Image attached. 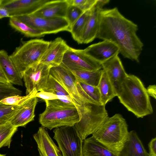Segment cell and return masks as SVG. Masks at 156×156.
Segmentation results:
<instances>
[{"instance_id":"obj_1","label":"cell","mask_w":156,"mask_h":156,"mask_svg":"<svg viewBox=\"0 0 156 156\" xmlns=\"http://www.w3.org/2000/svg\"><path fill=\"white\" fill-rule=\"evenodd\" d=\"M99 22L96 38L112 42L124 58L139 62L144 44L136 34L137 25L124 16L117 7L102 9Z\"/></svg>"},{"instance_id":"obj_2","label":"cell","mask_w":156,"mask_h":156,"mask_svg":"<svg viewBox=\"0 0 156 156\" xmlns=\"http://www.w3.org/2000/svg\"><path fill=\"white\" fill-rule=\"evenodd\" d=\"M117 96L120 102L137 118L151 114L153 110L146 89L137 76L128 74L120 86Z\"/></svg>"},{"instance_id":"obj_3","label":"cell","mask_w":156,"mask_h":156,"mask_svg":"<svg viewBox=\"0 0 156 156\" xmlns=\"http://www.w3.org/2000/svg\"><path fill=\"white\" fill-rule=\"evenodd\" d=\"M129 133L126 120L121 114H116L109 117L92 136L115 156H119Z\"/></svg>"},{"instance_id":"obj_4","label":"cell","mask_w":156,"mask_h":156,"mask_svg":"<svg viewBox=\"0 0 156 156\" xmlns=\"http://www.w3.org/2000/svg\"><path fill=\"white\" fill-rule=\"evenodd\" d=\"M22 41L9 56L23 79L27 69L40 62L50 41L39 39Z\"/></svg>"},{"instance_id":"obj_5","label":"cell","mask_w":156,"mask_h":156,"mask_svg":"<svg viewBox=\"0 0 156 156\" xmlns=\"http://www.w3.org/2000/svg\"><path fill=\"white\" fill-rule=\"evenodd\" d=\"M46 107L39 115V121L42 126L51 130L59 127L73 126L79 122L81 115L76 107L68 108L44 101Z\"/></svg>"},{"instance_id":"obj_6","label":"cell","mask_w":156,"mask_h":156,"mask_svg":"<svg viewBox=\"0 0 156 156\" xmlns=\"http://www.w3.org/2000/svg\"><path fill=\"white\" fill-rule=\"evenodd\" d=\"M79 111L81 119L75 126L83 140L95 132L109 117L105 105L86 102Z\"/></svg>"},{"instance_id":"obj_7","label":"cell","mask_w":156,"mask_h":156,"mask_svg":"<svg viewBox=\"0 0 156 156\" xmlns=\"http://www.w3.org/2000/svg\"><path fill=\"white\" fill-rule=\"evenodd\" d=\"M53 133V138L62 156H82L83 140L75 126L57 128L54 130Z\"/></svg>"},{"instance_id":"obj_8","label":"cell","mask_w":156,"mask_h":156,"mask_svg":"<svg viewBox=\"0 0 156 156\" xmlns=\"http://www.w3.org/2000/svg\"><path fill=\"white\" fill-rule=\"evenodd\" d=\"M14 17L45 35L70 31V24L66 17L43 18L31 14Z\"/></svg>"},{"instance_id":"obj_9","label":"cell","mask_w":156,"mask_h":156,"mask_svg":"<svg viewBox=\"0 0 156 156\" xmlns=\"http://www.w3.org/2000/svg\"><path fill=\"white\" fill-rule=\"evenodd\" d=\"M71 71H94L101 69V63L85 54L83 50L69 47L61 64Z\"/></svg>"},{"instance_id":"obj_10","label":"cell","mask_w":156,"mask_h":156,"mask_svg":"<svg viewBox=\"0 0 156 156\" xmlns=\"http://www.w3.org/2000/svg\"><path fill=\"white\" fill-rule=\"evenodd\" d=\"M49 74L67 91L78 109L86 103L78 92L76 85V79L70 70L61 64L58 66L51 68Z\"/></svg>"},{"instance_id":"obj_11","label":"cell","mask_w":156,"mask_h":156,"mask_svg":"<svg viewBox=\"0 0 156 156\" xmlns=\"http://www.w3.org/2000/svg\"><path fill=\"white\" fill-rule=\"evenodd\" d=\"M51 68L49 66L39 62L25 71L23 78L26 88V95L30 93L34 88L37 92L44 91Z\"/></svg>"},{"instance_id":"obj_12","label":"cell","mask_w":156,"mask_h":156,"mask_svg":"<svg viewBox=\"0 0 156 156\" xmlns=\"http://www.w3.org/2000/svg\"><path fill=\"white\" fill-rule=\"evenodd\" d=\"M109 2V0H97L96 3L91 9L79 44L90 43L96 38L99 28L100 11L103 7Z\"/></svg>"},{"instance_id":"obj_13","label":"cell","mask_w":156,"mask_h":156,"mask_svg":"<svg viewBox=\"0 0 156 156\" xmlns=\"http://www.w3.org/2000/svg\"><path fill=\"white\" fill-rule=\"evenodd\" d=\"M50 0H3L0 6L6 8L10 17L32 14Z\"/></svg>"},{"instance_id":"obj_14","label":"cell","mask_w":156,"mask_h":156,"mask_svg":"<svg viewBox=\"0 0 156 156\" xmlns=\"http://www.w3.org/2000/svg\"><path fill=\"white\" fill-rule=\"evenodd\" d=\"M69 46L61 37H58L49 44L40 61V63L51 68L60 65L64 55Z\"/></svg>"},{"instance_id":"obj_15","label":"cell","mask_w":156,"mask_h":156,"mask_svg":"<svg viewBox=\"0 0 156 156\" xmlns=\"http://www.w3.org/2000/svg\"><path fill=\"white\" fill-rule=\"evenodd\" d=\"M117 96L121 84L127 74L120 58L117 55L101 63Z\"/></svg>"},{"instance_id":"obj_16","label":"cell","mask_w":156,"mask_h":156,"mask_svg":"<svg viewBox=\"0 0 156 156\" xmlns=\"http://www.w3.org/2000/svg\"><path fill=\"white\" fill-rule=\"evenodd\" d=\"M83 50L85 54L101 63L120 53L118 46L107 40L92 44Z\"/></svg>"},{"instance_id":"obj_17","label":"cell","mask_w":156,"mask_h":156,"mask_svg":"<svg viewBox=\"0 0 156 156\" xmlns=\"http://www.w3.org/2000/svg\"><path fill=\"white\" fill-rule=\"evenodd\" d=\"M33 137L37 145L39 156H62L44 127H39Z\"/></svg>"},{"instance_id":"obj_18","label":"cell","mask_w":156,"mask_h":156,"mask_svg":"<svg viewBox=\"0 0 156 156\" xmlns=\"http://www.w3.org/2000/svg\"><path fill=\"white\" fill-rule=\"evenodd\" d=\"M68 0H50L31 14L46 18L65 17Z\"/></svg>"},{"instance_id":"obj_19","label":"cell","mask_w":156,"mask_h":156,"mask_svg":"<svg viewBox=\"0 0 156 156\" xmlns=\"http://www.w3.org/2000/svg\"><path fill=\"white\" fill-rule=\"evenodd\" d=\"M38 102L36 97H33L23 103L10 121L14 126H25L34 120L35 109Z\"/></svg>"},{"instance_id":"obj_20","label":"cell","mask_w":156,"mask_h":156,"mask_svg":"<svg viewBox=\"0 0 156 156\" xmlns=\"http://www.w3.org/2000/svg\"><path fill=\"white\" fill-rule=\"evenodd\" d=\"M0 69L12 84L23 86L22 78L7 52L0 49Z\"/></svg>"},{"instance_id":"obj_21","label":"cell","mask_w":156,"mask_h":156,"mask_svg":"<svg viewBox=\"0 0 156 156\" xmlns=\"http://www.w3.org/2000/svg\"><path fill=\"white\" fill-rule=\"evenodd\" d=\"M119 156H150L136 132H129L128 138Z\"/></svg>"},{"instance_id":"obj_22","label":"cell","mask_w":156,"mask_h":156,"mask_svg":"<svg viewBox=\"0 0 156 156\" xmlns=\"http://www.w3.org/2000/svg\"><path fill=\"white\" fill-rule=\"evenodd\" d=\"M82 156H116L92 136L83 140Z\"/></svg>"},{"instance_id":"obj_23","label":"cell","mask_w":156,"mask_h":156,"mask_svg":"<svg viewBox=\"0 0 156 156\" xmlns=\"http://www.w3.org/2000/svg\"><path fill=\"white\" fill-rule=\"evenodd\" d=\"M77 90L82 98L85 102L102 105L101 96L97 86H94L76 80Z\"/></svg>"},{"instance_id":"obj_24","label":"cell","mask_w":156,"mask_h":156,"mask_svg":"<svg viewBox=\"0 0 156 156\" xmlns=\"http://www.w3.org/2000/svg\"><path fill=\"white\" fill-rule=\"evenodd\" d=\"M97 87L100 93L102 105H105L108 102L116 96L113 87L103 70Z\"/></svg>"},{"instance_id":"obj_25","label":"cell","mask_w":156,"mask_h":156,"mask_svg":"<svg viewBox=\"0 0 156 156\" xmlns=\"http://www.w3.org/2000/svg\"><path fill=\"white\" fill-rule=\"evenodd\" d=\"M103 70L97 71H70L77 81L94 86H97Z\"/></svg>"},{"instance_id":"obj_26","label":"cell","mask_w":156,"mask_h":156,"mask_svg":"<svg viewBox=\"0 0 156 156\" xmlns=\"http://www.w3.org/2000/svg\"><path fill=\"white\" fill-rule=\"evenodd\" d=\"M9 25L17 31L27 37H40L45 35L41 31L28 26L14 17H10Z\"/></svg>"},{"instance_id":"obj_27","label":"cell","mask_w":156,"mask_h":156,"mask_svg":"<svg viewBox=\"0 0 156 156\" xmlns=\"http://www.w3.org/2000/svg\"><path fill=\"white\" fill-rule=\"evenodd\" d=\"M91 8L83 12L71 27L70 32L72 37L79 44L85 25L90 14Z\"/></svg>"},{"instance_id":"obj_28","label":"cell","mask_w":156,"mask_h":156,"mask_svg":"<svg viewBox=\"0 0 156 156\" xmlns=\"http://www.w3.org/2000/svg\"><path fill=\"white\" fill-rule=\"evenodd\" d=\"M17 128L10 122L0 126V148L3 147H10L12 138Z\"/></svg>"},{"instance_id":"obj_29","label":"cell","mask_w":156,"mask_h":156,"mask_svg":"<svg viewBox=\"0 0 156 156\" xmlns=\"http://www.w3.org/2000/svg\"><path fill=\"white\" fill-rule=\"evenodd\" d=\"M20 106L6 105L0 102V126L10 122Z\"/></svg>"},{"instance_id":"obj_30","label":"cell","mask_w":156,"mask_h":156,"mask_svg":"<svg viewBox=\"0 0 156 156\" xmlns=\"http://www.w3.org/2000/svg\"><path fill=\"white\" fill-rule=\"evenodd\" d=\"M44 91L51 93L59 96H70L59 83L50 74Z\"/></svg>"},{"instance_id":"obj_31","label":"cell","mask_w":156,"mask_h":156,"mask_svg":"<svg viewBox=\"0 0 156 156\" xmlns=\"http://www.w3.org/2000/svg\"><path fill=\"white\" fill-rule=\"evenodd\" d=\"M37 92L36 90L34 88L30 93L26 96H12L5 98L0 102L6 105L20 106L28 99L35 97Z\"/></svg>"},{"instance_id":"obj_32","label":"cell","mask_w":156,"mask_h":156,"mask_svg":"<svg viewBox=\"0 0 156 156\" xmlns=\"http://www.w3.org/2000/svg\"><path fill=\"white\" fill-rule=\"evenodd\" d=\"M21 90L15 87L12 84L0 83V101L6 98L15 95H21Z\"/></svg>"},{"instance_id":"obj_33","label":"cell","mask_w":156,"mask_h":156,"mask_svg":"<svg viewBox=\"0 0 156 156\" xmlns=\"http://www.w3.org/2000/svg\"><path fill=\"white\" fill-rule=\"evenodd\" d=\"M83 12L76 6L69 5L67 10L65 17L69 21L70 27L79 18Z\"/></svg>"},{"instance_id":"obj_34","label":"cell","mask_w":156,"mask_h":156,"mask_svg":"<svg viewBox=\"0 0 156 156\" xmlns=\"http://www.w3.org/2000/svg\"><path fill=\"white\" fill-rule=\"evenodd\" d=\"M97 0H68L69 4L76 6L83 12L90 9Z\"/></svg>"},{"instance_id":"obj_35","label":"cell","mask_w":156,"mask_h":156,"mask_svg":"<svg viewBox=\"0 0 156 156\" xmlns=\"http://www.w3.org/2000/svg\"><path fill=\"white\" fill-rule=\"evenodd\" d=\"M35 96L37 98H40L44 101L59 99L66 100L72 101L70 96H59L51 93L44 91L37 92Z\"/></svg>"},{"instance_id":"obj_36","label":"cell","mask_w":156,"mask_h":156,"mask_svg":"<svg viewBox=\"0 0 156 156\" xmlns=\"http://www.w3.org/2000/svg\"><path fill=\"white\" fill-rule=\"evenodd\" d=\"M150 156H156V137L152 139L148 144Z\"/></svg>"},{"instance_id":"obj_37","label":"cell","mask_w":156,"mask_h":156,"mask_svg":"<svg viewBox=\"0 0 156 156\" xmlns=\"http://www.w3.org/2000/svg\"><path fill=\"white\" fill-rule=\"evenodd\" d=\"M146 90L149 96H151L155 99H156V86L155 85H149Z\"/></svg>"},{"instance_id":"obj_38","label":"cell","mask_w":156,"mask_h":156,"mask_svg":"<svg viewBox=\"0 0 156 156\" xmlns=\"http://www.w3.org/2000/svg\"><path fill=\"white\" fill-rule=\"evenodd\" d=\"M5 17H10L9 12L5 8L0 6V19Z\"/></svg>"},{"instance_id":"obj_39","label":"cell","mask_w":156,"mask_h":156,"mask_svg":"<svg viewBox=\"0 0 156 156\" xmlns=\"http://www.w3.org/2000/svg\"><path fill=\"white\" fill-rule=\"evenodd\" d=\"M0 83L4 84L10 83L0 69Z\"/></svg>"},{"instance_id":"obj_40","label":"cell","mask_w":156,"mask_h":156,"mask_svg":"<svg viewBox=\"0 0 156 156\" xmlns=\"http://www.w3.org/2000/svg\"><path fill=\"white\" fill-rule=\"evenodd\" d=\"M3 0H0V6L2 5Z\"/></svg>"},{"instance_id":"obj_41","label":"cell","mask_w":156,"mask_h":156,"mask_svg":"<svg viewBox=\"0 0 156 156\" xmlns=\"http://www.w3.org/2000/svg\"><path fill=\"white\" fill-rule=\"evenodd\" d=\"M0 156H5V154H0Z\"/></svg>"}]
</instances>
